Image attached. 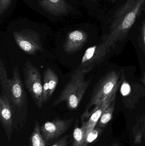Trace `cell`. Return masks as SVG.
Returning a JSON list of instances; mask_svg holds the SVG:
<instances>
[{
    "label": "cell",
    "instance_id": "obj_1",
    "mask_svg": "<svg viewBox=\"0 0 145 146\" xmlns=\"http://www.w3.org/2000/svg\"><path fill=\"white\" fill-rule=\"evenodd\" d=\"M145 7V0H127L115 12L109 33L103 42L107 48L126 38Z\"/></svg>",
    "mask_w": 145,
    "mask_h": 146
},
{
    "label": "cell",
    "instance_id": "obj_2",
    "mask_svg": "<svg viewBox=\"0 0 145 146\" xmlns=\"http://www.w3.org/2000/svg\"><path fill=\"white\" fill-rule=\"evenodd\" d=\"M93 69H76L72 74L70 81L66 85L58 97L54 100L52 105L56 106L64 102L69 110H76L91 82L90 80H84V77Z\"/></svg>",
    "mask_w": 145,
    "mask_h": 146
},
{
    "label": "cell",
    "instance_id": "obj_3",
    "mask_svg": "<svg viewBox=\"0 0 145 146\" xmlns=\"http://www.w3.org/2000/svg\"><path fill=\"white\" fill-rule=\"evenodd\" d=\"M118 79V74L114 71L109 72L101 78L92 92L85 112L82 115V120L87 117L89 110L93 106H94V108L89 113V117L91 112L109 96L117 92L119 85Z\"/></svg>",
    "mask_w": 145,
    "mask_h": 146
},
{
    "label": "cell",
    "instance_id": "obj_4",
    "mask_svg": "<svg viewBox=\"0 0 145 146\" xmlns=\"http://www.w3.org/2000/svg\"><path fill=\"white\" fill-rule=\"evenodd\" d=\"M12 75V78L9 79L8 83L1 91L7 96L14 114L17 113L25 115L28 110V98L17 67L14 68Z\"/></svg>",
    "mask_w": 145,
    "mask_h": 146
},
{
    "label": "cell",
    "instance_id": "obj_5",
    "mask_svg": "<svg viewBox=\"0 0 145 146\" xmlns=\"http://www.w3.org/2000/svg\"><path fill=\"white\" fill-rule=\"evenodd\" d=\"M24 83L35 105L41 109L43 104V83L39 69L30 61L25 63L23 69Z\"/></svg>",
    "mask_w": 145,
    "mask_h": 146
},
{
    "label": "cell",
    "instance_id": "obj_6",
    "mask_svg": "<svg viewBox=\"0 0 145 146\" xmlns=\"http://www.w3.org/2000/svg\"><path fill=\"white\" fill-rule=\"evenodd\" d=\"M16 44L25 54L32 55L38 51H43L41 42V35L34 30L25 29L13 32Z\"/></svg>",
    "mask_w": 145,
    "mask_h": 146
},
{
    "label": "cell",
    "instance_id": "obj_7",
    "mask_svg": "<svg viewBox=\"0 0 145 146\" xmlns=\"http://www.w3.org/2000/svg\"><path fill=\"white\" fill-rule=\"evenodd\" d=\"M74 120L73 117L66 119L56 117L40 126L41 134L46 145H48L65 133L70 128Z\"/></svg>",
    "mask_w": 145,
    "mask_h": 146
},
{
    "label": "cell",
    "instance_id": "obj_8",
    "mask_svg": "<svg viewBox=\"0 0 145 146\" xmlns=\"http://www.w3.org/2000/svg\"><path fill=\"white\" fill-rule=\"evenodd\" d=\"M107 53V48L104 42L88 48L77 70L93 68L95 65L104 60Z\"/></svg>",
    "mask_w": 145,
    "mask_h": 146
},
{
    "label": "cell",
    "instance_id": "obj_9",
    "mask_svg": "<svg viewBox=\"0 0 145 146\" xmlns=\"http://www.w3.org/2000/svg\"><path fill=\"white\" fill-rule=\"evenodd\" d=\"M14 115V111L7 96L1 91L0 96V121L8 141L11 139L12 133Z\"/></svg>",
    "mask_w": 145,
    "mask_h": 146
},
{
    "label": "cell",
    "instance_id": "obj_10",
    "mask_svg": "<svg viewBox=\"0 0 145 146\" xmlns=\"http://www.w3.org/2000/svg\"><path fill=\"white\" fill-rule=\"evenodd\" d=\"M88 35L82 30H75L67 34L63 44L64 51L68 54H75L81 50L87 42Z\"/></svg>",
    "mask_w": 145,
    "mask_h": 146
},
{
    "label": "cell",
    "instance_id": "obj_11",
    "mask_svg": "<svg viewBox=\"0 0 145 146\" xmlns=\"http://www.w3.org/2000/svg\"><path fill=\"white\" fill-rule=\"evenodd\" d=\"M40 6L52 15H65L72 10L71 6L65 0H36Z\"/></svg>",
    "mask_w": 145,
    "mask_h": 146
},
{
    "label": "cell",
    "instance_id": "obj_12",
    "mask_svg": "<svg viewBox=\"0 0 145 146\" xmlns=\"http://www.w3.org/2000/svg\"><path fill=\"white\" fill-rule=\"evenodd\" d=\"M79 121L76 119L73 133V141L71 146H89L91 143L87 139L86 122L82 121L81 127L79 126Z\"/></svg>",
    "mask_w": 145,
    "mask_h": 146
},
{
    "label": "cell",
    "instance_id": "obj_13",
    "mask_svg": "<svg viewBox=\"0 0 145 146\" xmlns=\"http://www.w3.org/2000/svg\"><path fill=\"white\" fill-rule=\"evenodd\" d=\"M30 146H47L40 130V126L37 120L35 121L34 129L30 139Z\"/></svg>",
    "mask_w": 145,
    "mask_h": 146
},
{
    "label": "cell",
    "instance_id": "obj_14",
    "mask_svg": "<svg viewBox=\"0 0 145 146\" xmlns=\"http://www.w3.org/2000/svg\"><path fill=\"white\" fill-rule=\"evenodd\" d=\"M45 71L47 73L48 79L49 87V99L53 94L58 84L59 78L56 73L52 69L49 68H46Z\"/></svg>",
    "mask_w": 145,
    "mask_h": 146
},
{
    "label": "cell",
    "instance_id": "obj_15",
    "mask_svg": "<svg viewBox=\"0 0 145 146\" xmlns=\"http://www.w3.org/2000/svg\"><path fill=\"white\" fill-rule=\"evenodd\" d=\"M115 99L113 100V101L108 106V107L104 111L99 121V125L100 127H105L108 122L111 120L112 115L115 109Z\"/></svg>",
    "mask_w": 145,
    "mask_h": 146
},
{
    "label": "cell",
    "instance_id": "obj_16",
    "mask_svg": "<svg viewBox=\"0 0 145 146\" xmlns=\"http://www.w3.org/2000/svg\"><path fill=\"white\" fill-rule=\"evenodd\" d=\"M7 70L5 65L1 59H0V83L1 88H4L8 83L9 79L8 78Z\"/></svg>",
    "mask_w": 145,
    "mask_h": 146
},
{
    "label": "cell",
    "instance_id": "obj_17",
    "mask_svg": "<svg viewBox=\"0 0 145 146\" xmlns=\"http://www.w3.org/2000/svg\"><path fill=\"white\" fill-rule=\"evenodd\" d=\"M49 87L48 79L47 75L45 71L43 72V104H46L49 100Z\"/></svg>",
    "mask_w": 145,
    "mask_h": 146
},
{
    "label": "cell",
    "instance_id": "obj_18",
    "mask_svg": "<svg viewBox=\"0 0 145 146\" xmlns=\"http://www.w3.org/2000/svg\"><path fill=\"white\" fill-rule=\"evenodd\" d=\"M12 0H0V17L8 9L11 5Z\"/></svg>",
    "mask_w": 145,
    "mask_h": 146
},
{
    "label": "cell",
    "instance_id": "obj_19",
    "mask_svg": "<svg viewBox=\"0 0 145 146\" xmlns=\"http://www.w3.org/2000/svg\"><path fill=\"white\" fill-rule=\"evenodd\" d=\"M70 135H65L58 140L52 146H70L68 143V139Z\"/></svg>",
    "mask_w": 145,
    "mask_h": 146
},
{
    "label": "cell",
    "instance_id": "obj_20",
    "mask_svg": "<svg viewBox=\"0 0 145 146\" xmlns=\"http://www.w3.org/2000/svg\"><path fill=\"white\" fill-rule=\"evenodd\" d=\"M141 36H142L145 46V19L144 20L143 23H142V26H141Z\"/></svg>",
    "mask_w": 145,
    "mask_h": 146
},
{
    "label": "cell",
    "instance_id": "obj_21",
    "mask_svg": "<svg viewBox=\"0 0 145 146\" xmlns=\"http://www.w3.org/2000/svg\"><path fill=\"white\" fill-rule=\"evenodd\" d=\"M89 1L93 2H95L97 1H98V0H89ZM111 1H115V0H111Z\"/></svg>",
    "mask_w": 145,
    "mask_h": 146
},
{
    "label": "cell",
    "instance_id": "obj_22",
    "mask_svg": "<svg viewBox=\"0 0 145 146\" xmlns=\"http://www.w3.org/2000/svg\"><path fill=\"white\" fill-rule=\"evenodd\" d=\"M112 146H120L119 144L117 143H115V144H113Z\"/></svg>",
    "mask_w": 145,
    "mask_h": 146
},
{
    "label": "cell",
    "instance_id": "obj_23",
    "mask_svg": "<svg viewBox=\"0 0 145 146\" xmlns=\"http://www.w3.org/2000/svg\"><path fill=\"white\" fill-rule=\"evenodd\" d=\"M144 11H145V8H144Z\"/></svg>",
    "mask_w": 145,
    "mask_h": 146
},
{
    "label": "cell",
    "instance_id": "obj_24",
    "mask_svg": "<svg viewBox=\"0 0 145 146\" xmlns=\"http://www.w3.org/2000/svg\"></svg>",
    "mask_w": 145,
    "mask_h": 146
}]
</instances>
